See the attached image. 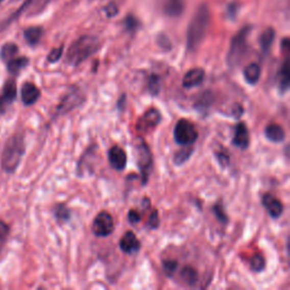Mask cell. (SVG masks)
Masks as SVG:
<instances>
[{"instance_id":"cell-1","label":"cell","mask_w":290,"mask_h":290,"mask_svg":"<svg viewBox=\"0 0 290 290\" xmlns=\"http://www.w3.org/2000/svg\"><path fill=\"white\" fill-rule=\"evenodd\" d=\"M210 20V9L205 4H202L196 9L187 29V48L189 51H195L203 42L208 32Z\"/></svg>"},{"instance_id":"cell-2","label":"cell","mask_w":290,"mask_h":290,"mask_svg":"<svg viewBox=\"0 0 290 290\" xmlns=\"http://www.w3.org/2000/svg\"><path fill=\"white\" fill-rule=\"evenodd\" d=\"M25 153V139L22 133H15L10 136L3 150L2 167L7 174L16 172Z\"/></svg>"},{"instance_id":"cell-3","label":"cell","mask_w":290,"mask_h":290,"mask_svg":"<svg viewBox=\"0 0 290 290\" xmlns=\"http://www.w3.org/2000/svg\"><path fill=\"white\" fill-rule=\"evenodd\" d=\"M100 40L93 35H83L71 43L66 55L67 64L79 66L100 49Z\"/></svg>"},{"instance_id":"cell-4","label":"cell","mask_w":290,"mask_h":290,"mask_svg":"<svg viewBox=\"0 0 290 290\" xmlns=\"http://www.w3.org/2000/svg\"><path fill=\"white\" fill-rule=\"evenodd\" d=\"M250 32H251V27H245L234 36V39H232L229 51H228L227 55V63L230 67L238 66L243 60V58H244L248 46L247 40Z\"/></svg>"},{"instance_id":"cell-5","label":"cell","mask_w":290,"mask_h":290,"mask_svg":"<svg viewBox=\"0 0 290 290\" xmlns=\"http://www.w3.org/2000/svg\"><path fill=\"white\" fill-rule=\"evenodd\" d=\"M137 153V167L142 176V185H147L153 170V155L149 145L142 137H138L135 145Z\"/></svg>"},{"instance_id":"cell-6","label":"cell","mask_w":290,"mask_h":290,"mask_svg":"<svg viewBox=\"0 0 290 290\" xmlns=\"http://www.w3.org/2000/svg\"><path fill=\"white\" fill-rule=\"evenodd\" d=\"M174 138L176 143L179 144L180 147L193 145L199 138V131L188 119L181 118L175 126Z\"/></svg>"},{"instance_id":"cell-7","label":"cell","mask_w":290,"mask_h":290,"mask_svg":"<svg viewBox=\"0 0 290 290\" xmlns=\"http://www.w3.org/2000/svg\"><path fill=\"white\" fill-rule=\"evenodd\" d=\"M115 230V222L112 215L107 211H101L96 214L92 224V231L96 237H108Z\"/></svg>"},{"instance_id":"cell-8","label":"cell","mask_w":290,"mask_h":290,"mask_svg":"<svg viewBox=\"0 0 290 290\" xmlns=\"http://www.w3.org/2000/svg\"><path fill=\"white\" fill-rule=\"evenodd\" d=\"M162 122V116L157 108H150L136 123V131L138 133H149L157 128Z\"/></svg>"},{"instance_id":"cell-9","label":"cell","mask_w":290,"mask_h":290,"mask_svg":"<svg viewBox=\"0 0 290 290\" xmlns=\"http://www.w3.org/2000/svg\"><path fill=\"white\" fill-rule=\"evenodd\" d=\"M83 99H84V98H83L82 92L80 90L75 89V87H72V89L63 98V100L60 101L59 106L57 107L56 116L65 115V113L71 111L74 108L81 106Z\"/></svg>"},{"instance_id":"cell-10","label":"cell","mask_w":290,"mask_h":290,"mask_svg":"<svg viewBox=\"0 0 290 290\" xmlns=\"http://www.w3.org/2000/svg\"><path fill=\"white\" fill-rule=\"evenodd\" d=\"M17 87L16 83L13 80H8L3 87V92L0 94V113H5L7 108L16 99Z\"/></svg>"},{"instance_id":"cell-11","label":"cell","mask_w":290,"mask_h":290,"mask_svg":"<svg viewBox=\"0 0 290 290\" xmlns=\"http://www.w3.org/2000/svg\"><path fill=\"white\" fill-rule=\"evenodd\" d=\"M108 160L111 167L117 170V172H123L127 165V154L125 150L118 147V145H113V147L109 150Z\"/></svg>"},{"instance_id":"cell-12","label":"cell","mask_w":290,"mask_h":290,"mask_svg":"<svg viewBox=\"0 0 290 290\" xmlns=\"http://www.w3.org/2000/svg\"><path fill=\"white\" fill-rule=\"evenodd\" d=\"M119 248L123 253L133 255L141 250V241L133 231H127L119 240Z\"/></svg>"},{"instance_id":"cell-13","label":"cell","mask_w":290,"mask_h":290,"mask_svg":"<svg viewBox=\"0 0 290 290\" xmlns=\"http://www.w3.org/2000/svg\"><path fill=\"white\" fill-rule=\"evenodd\" d=\"M262 205L267 209L272 219H278L283 213V204L270 193H265L262 196Z\"/></svg>"},{"instance_id":"cell-14","label":"cell","mask_w":290,"mask_h":290,"mask_svg":"<svg viewBox=\"0 0 290 290\" xmlns=\"http://www.w3.org/2000/svg\"><path fill=\"white\" fill-rule=\"evenodd\" d=\"M41 96V91L32 82H25L22 90H20V98L25 106H33L38 102Z\"/></svg>"},{"instance_id":"cell-15","label":"cell","mask_w":290,"mask_h":290,"mask_svg":"<svg viewBox=\"0 0 290 290\" xmlns=\"http://www.w3.org/2000/svg\"><path fill=\"white\" fill-rule=\"evenodd\" d=\"M250 132L245 123H238L235 126L234 131V137H232V144L236 148H239L241 150H246L250 147Z\"/></svg>"},{"instance_id":"cell-16","label":"cell","mask_w":290,"mask_h":290,"mask_svg":"<svg viewBox=\"0 0 290 290\" xmlns=\"http://www.w3.org/2000/svg\"><path fill=\"white\" fill-rule=\"evenodd\" d=\"M205 70L201 67H195V68L189 69L186 72L183 79V86L185 89H191V87L199 86L204 81Z\"/></svg>"},{"instance_id":"cell-17","label":"cell","mask_w":290,"mask_h":290,"mask_svg":"<svg viewBox=\"0 0 290 290\" xmlns=\"http://www.w3.org/2000/svg\"><path fill=\"white\" fill-rule=\"evenodd\" d=\"M264 134H265V137L271 141L273 143H282L286 138V132L281 125L279 124L272 123L269 124V125L265 127V131H264Z\"/></svg>"},{"instance_id":"cell-18","label":"cell","mask_w":290,"mask_h":290,"mask_svg":"<svg viewBox=\"0 0 290 290\" xmlns=\"http://www.w3.org/2000/svg\"><path fill=\"white\" fill-rule=\"evenodd\" d=\"M163 10L170 17H178L184 12V0H163Z\"/></svg>"},{"instance_id":"cell-19","label":"cell","mask_w":290,"mask_h":290,"mask_svg":"<svg viewBox=\"0 0 290 290\" xmlns=\"http://www.w3.org/2000/svg\"><path fill=\"white\" fill-rule=\"evenodd\" d=\"M261 66L255 63H252L247 65L244 68V79L245 81L251 85L257 84V82L260 81L261 77Z\"/></svg>"},{"instance_id":"cell-20","label":"cell","mask_w":290,"mask_h":290,"mask_svg":"<svg viewBox=\"0 0 290 290\" xmlns=\"http://www.w3.org/2000/svg\"><path fill=\"white\" fill-rule=\"evenodd\" d=\"M179 276H180L181 281H183L185 284H187V286H195V284L199 281L198 270H196V269L193 267H189V265L184 267L180 270Z\"/></svg>"},{"instance_id":"cell-21","label":"cell","mask_w":290,"mask_h":290,"mask_svg":"<svg viewBox=\"0 0 290 290\" xmlns=\"http://www.w3.org/2000/svg\"><path fill=\"white\" fill-rule=\"evenodd\" d=\"M279 90L282 93H286L289 89V82H290V77H289V63L288 59H284L283 64L280 68V71H279Z\"/></svg>"},{"instance_id":"cell-22","label":"cell","mask_w":290,"mask_h":290,"mask_svg":"<svg viewBox=\"0 0 290 290\" xmlns=\"http://www.w3.org/2000/svg\"><path fill=\"white\" fill-rule=\"evenodd\" d=\"M274 38H276V32H274V30L272 28H269L267 29L264 32L261 34V38H260V45H261V49L263 51V54H268L269 51H270L271 46L273 44V41Z\"/></svg>"},{"instance_id":"cell-23","label":"cell","mask_w":290,"mask_h":290,"mask_svg":"<svg viewBox=\"0 0 290 290\" xmlns=\"http://www.w3.org/2000/svg\"><path fill=\"white\" fill-rule=\"evenodd\" d=\"M43 35V29L40 27H32L24 31V38L30 45H36Z\"/></svg>"},{"instance_id":"cell-24","label":"cell","mask_w":290,"mask_h":290,"mask_svg":"<svg viewBox=\"0 0 290 290\" xmlns=\"http://www.w3.org/2000/svg\"><path fill=\"white\" fill-rule=\"evenodd\" d=\"M29 58L27 57H15L12 60H9L7 63V69L9 72H12V74L17 75L18 72L24 69L25 67L29 65Z\"/></svg>"},{"instance_id":"cell-25","label":"cell","mask_w":290,"mask_h":290,"mask_svg":"<svg viewBox=\"0 0 290 290\" xmlns=\"http://www.w3.org/2000/svg\"><path fill=\"white\" fill-rule=\"evenodd\" d=\"M194 151V145H187V147H183V149L176 152L174 155V162L175 164L180 165L184 164L187 160L191 157V153Z\"/></svg>"},{"instance_id":"cell-26","label":"cell","mask_w":290,"mask_h":290,"mask_svg":"<svg viewBox=\"0 0 290 290\" xmlns=\"http://www.w3.org/2000/svg\"><path fill=\"white\" fill-rule=\"evenodd\" d=\"M18 54V46L15 43H6L3 45L2 50H0V58L4 61L8 63L9 60H12L13 58L16 57Z\"/></svg>"},{"instance_id":"cell-27","label":"cell","mask_w":290,"mask_h":290,"mask_svg":"<svg viewBox=\"0 0 290 290\" xmlns=\"http://www.w3.org/2000/svg\"><path fill=\"white\" fill-rule=\"evenodd\" d=\"M54 214L57 221L67 222L71 216V211L65 204H57L54 208Z\"/></svg>"},{"instance_id":"cell-28","label":"cell","mask_w":290,"mask_h":290,"mask_svg":"<svg viewBox=\"0 0 290 290\" xmlns=\"http://www.w3.org/2000/svg\"><path fill=\"white\" fill-rule=\"evenodd\" d=\"M251 269L254 272H262L265 269V258L261 254H255L251 260Z\"/></svg>"},{"instance_id":"cell-29","label":"cell","mask_w":290,"mask_h":290,"mask_svg":"<svg viewBox=\"0 0 290 290\" xmlns=\"http://www.w3.org/2000/svg\"><path fill=\"white\" fill-rule=\"evenodd\" d=\"M10 228L5 221L0 220V253L3 252L5 245H6L7 239L9 237Z\"/></svg>"},{"instance_id":"cell-30","label":"cell","mask_w":290,"mask_h":290,"mask_svg":"<svg viewBox=\"0 0 290 290\" xmlns=\"http://www.w3.org/2000/svg\"><path fill=\"white\" fill-rule=\"evenodd\" d=\"M213 213L215 215V218L219 220L222 225H227L229 222V219H228V215L226 213V211L224 209V205H222L221 202L216 203L213 206Z\"/></svg>"},{"instance_id":"cell-31","label":"cell","mask_w":290,"mask_h":290,"mask_svg":"<svg viewBox=\"0 0 290 290\" xmlns=\"http://www.w3.org/2000/svg\"><path fill=\"white\" fill-rule=\"evenodd\" d=\"M162 268L163 271L165 273V276L172 278L175 272L177 271L178 269V263L177 261H173V260H164L162 263Z\"/></svg>"},{"instance_id":"cell-32","label":"cell","mask_w":290,"mask_h":290,"mask_svg":"<svg viewBox=\"0 0 290 290\" xmlns=\"http://www.w3.org/2000/svg\"><path fill=\"white\" fill-rule=\"evenodd\" d=\"M64 53V46H58V48H55L50 51V54L48 55V61L49 63H57L61 57H63Z\"/></svg>"},{"instance_id":"cell-33","label":"cell","mask_w":290,"mask_h":290,"mask_svg":"<svg viewBox=\"0 0 290 290\" xmlns=\"http://www.w3.org/2000/svg\"><path fill=\"white\" fill-rule=\"evenodd\" d=\"M160 86H161V83H160L159 76L152 75L151 79H150V82H149V89H150V91H151L152 94H158L159 91H160Z\"/></svg>"},{"instance_id":"cell-34","label":"cell","mask_w":290,"mask_h":290,"mask_svg":"<svg viewBox=\"0 0 290 290\" xmlns=\"http://www.w3.org/2000/svg\"><path fill=\"white\" fill-rule=\"evenodd\" d=\"M160 225V218H159V212L157 209H153L151 214L149 218V226L151 229H157Z\"/></svg>"},{"instance_id":"cell-35","label":"cell","mask_w":290,"mask_h":290,"mask_svg":"<svg viewBox=\"0 0 290 290\" xmlns=\"http://www.w3.org/2000/svg\"><path fill=\"white\" fill-rule=\"evenodd\" d=\"M127 219H128L129 222H131L132 225H136V224H138L139 221H141L142 216H141V214H139L138 211H136V210H131V211L128 212Z\"/></svg>"},{"instance_id":"cell-36","label":"cell","mask_w":290,"mask_h":290,"mask_svg":"<svg viewBox=\"0 0 290 290\" xmlns=\"http://www.w3.org/2000/svg\"><path fill=\"white\" fill-rule=\"evenodd\" d=\"M106 12H107V15L109 17H113L115 15L118 13V7L116 6L115 4H110L109 6L107 7L106 9Z\"/></svg>"},{"instance_id":"cell-37","label":"cell","mask_w":290,"mask_h":290,"mask_svg":"<svg viewBox=\"0 0 290 290\" xmlns=\"http://www.w3.org/2000/svg\"><path fill=\"white\" fill-rule=\"evenodd\" d=\"M216 158L219 159V162L222 165H228V164H229V157H228L227 154H222L220 152H218L216 153Z\"/></svg>"}]
</instances>
